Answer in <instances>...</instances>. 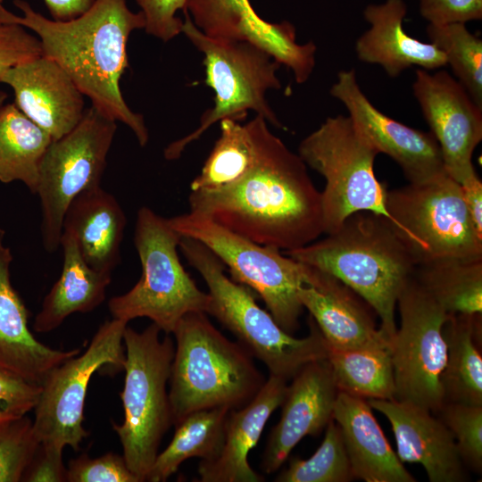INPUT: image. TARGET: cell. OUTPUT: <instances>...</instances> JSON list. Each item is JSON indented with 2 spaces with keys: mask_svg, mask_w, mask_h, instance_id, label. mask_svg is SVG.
I'll list each match as a JSON object with an SVG mask.
<instances>
[{
  "mask_svg": "<svg viewBox=\"0 0 482 482\" xmlns=\"http://www.w3.org/2000/svg\"><path fill=\"white\" fill-rule=\"evenodd\" d=\"M207 315L187 313L171 333L176 341L169 379L173 426L199 410L242 408L266 381L252 354L220 332Z\"/></svg>",
  "mask_w": 482,
  "mask_h": 482,
  "instance_id": "obj_4",
  "label": "cell"
},
{
  "mask_svg": "<svg viewBox=\"0 0 482 482\" xmlns=\"http://www.w3.org/2000/svg\"><path fill=\"white\" fill-rule=\"evenodd\" d=\"M460 185L470 219L482 236V182L476 174Z\"/></svg>",
  "mask_w": 482,
  "mask_h": 482,
  "instance_id": "obj_44",
  "label": "cell"
},
{
  "mask_svg": "<svg viewBox=\"0 0 482 482\" xmlns=\"http://www.w3.org/2000/svg\"><path fill=\"white\" fill-rule=\"evenodd\" d=\"M41 386L0 370V413L14 418L34 410Z\"/></svg>",
  "mask_w": 482,
  "mask_h": 482,
  "instance_id": "obj_41",
  "label": "cell"
},
{
  "mask_svg": "<svg viewBox=\"0 0 482 482\" xmlns=\"http://www.w3.org/2000/svg\"><path fill=\"white\" fill-rule=\"evenodd\" d=\"M42 54L38 37L21 25L0 22V82L10 68Z\"/></svg>",
  "mask_w": 482,
  "mask_h": 482,
  "instance_id": "obj_40",
  "label": "cell"
},
{
  "mask_svg": "<svg viewBox=\"0 0 482 482\" xmlns=\"http://www.w3.org/2000/svg\"><path fill=\"white\" fill-rule=\"evenodd\" d=\"M333 420L339 426L354 478L415 482L389 445L367 399L338 392Z\"/></svg>",
  "mask_w": 482,
  "mask_h": 482,
  "instance_id": "obj_24",
  "label": "cell"
},
{
  "mask_svg": "<svg viewBox=\"0 0 482 482\" xmlns=\"http://www.w3.org/2000/svg\"><path fill=\"white\" fill-rule=\"evenodd\" d=\"M180 238L168 219L147 206L138 210L134 245L142 274L129 291L109 300L108 309L113 319L129 322L146 317L170 335L187 313L208 312L209 294L196 286L179 260Z\"/></svg>",
  "mask_w": 482,
  "mask_h": 482,
  "instance_id": "obj_8",
  "label": "cell"
},
{
  "mask_svg": "<svg viewBox=\"0 0 482 482\" xmlns=\"http://www.w3.org/2000/svg\"><path fill=\"white\" fill-rule=\"evenodd\" d=\"M413 278L447 313H482V259L428 261Z\"/></svg>",
  "mask_w": 482,
  "mask_h": 482,
  "instance_id": "obj_33",
  "label": "cell"
},
{
  "mask_svg": "<svg viewBox=\"0 0 482 482\" xmlns=\"http://www.w3.org/2000/svg\"><path fill=\"white\" fill-rule=\"evenodd\" d=\"M4 235L0 228V370L41 386L54 367L80 350L50 348L29 330V312L11 282L12 255Z\"/></svg>",
  "mask_w": 482,
  "mask_h": 482,
  "instance_id": "obj_21",
  "label": "cell"
},
{
  "mask_svg": "<svg viewBox=\"0 0 482 482\" xmlns=\"http://www.w3.org/2000/svg\"><path fill=\"white\" fill-rule=\"evenodd\" d=\"M186 11L195 27L212 37L251 42L278 61L295 50L294 26L263 20L249 0H188Z\"/></svg>",
  "mask_w": 482,
  "mask_h": 482,
  "instance_id": "obj_26",
  "label": "cell"
},
{
  "mask_svg": "<svg viewBox=\"0 0 482 482\" xmlns=\"http://www.w3.org/2000/svg\"><path fill=\"white\" fill-rule=\"evenodd\" d=\"M39 441L25 416L0 427V482H19L35 456Z\"/></svg>",
  "mask_w": 482,
  "mask_h": 482,
  "instance_id": "obj_37",
  "label": "cell"
},
{
  "mask_svg": "<svg viewBox=\"0 0 482 482\" xmlns=\"http://www.w3.org/2000/svg\"><path fill=\"white\" fill-rule=\"evenodd\" d=\"M330 95L346 108L356 127L402 169L410 184H422L447 174L433 134L411 128L384 114L362 92L353 69L338 72Z\"/></svg>",
  "mask_w": 482,
  "mask_h": 482,
  "instance_id": "obj_16",
  "label": "cell"
},
{
  "mask_svg": "<svg viewBox=\"0 0 482 482\" xmlns=\"http://www.w3.org/2000/svg\"><path fill=\"white\" fill-rule=\"evenodd\" d=\"M145 16V30L163 42L179 35L183 21L177 16L186 11L188 0H135Z\"/></svg>",
  "mask_w": 482,
  "mask_h": 482,
  "instance_id": "obj_39",
  "label": "cell"
},
{
  "mask_svg": "<svg viewBox=\"0 0 482 482\" xmlns=\"http://www.w3.org/2000/svg\"><path fill=\"white\" fill-rule=\"evenodd\" d=\"M412 91L447 174L459 184L476 175L472 155L482 140V108L445 71L431 74L416 69Z\"/></svg>",
  "mask_w": 482,
  "mask_h": 482,
  "instance_id": "obj_15",
  "label": "cell"
},
{
  "mask_svg": "<svg viewBox=\"0 0 482 482\" xmlns=\"http://www.w3.org/2000/svg\"><path fill=\"white\" fill-rule=\"evenodd\" d=\"M298 296L329 346L353 347L388 341L376 327L372 308L327 272L308 265L307 279L299 287Z\"/></svg>",
  "mask_w": 482,
  "mask_h": 482,
  "instance_id": "obj_20",
  "label": "cell"
},
{
  "mask_svg": "<svg viewBox=\"0 0 482 482\" xmlns=\"http://www.w3.org/2000/svg\"><path fill=\"white\" fill-rule=\"evenodd\" d=\"M126 223L119 202L98 186L83 191L70 204L62 232L74 238L91 268L112 274L120 262Z\"/></svg>",
  "mask_w": 482,
  "mask_h": 482,
  "instance_id": "obj_25",
  "label": "cell"
},
{
  "mask_svg": "<svg viewBox=\"0 0 482 482\" xmlns=\"http://www.w3.org/2000/svg\"><path fill=\"white\" fill-rule=\"evenodd\" d=\"M51 136L13 104L0 107V182L19 180L36 194L41 160Z\"/></svg>",
  "mask_w": 482,
  "mask_h": 482,
  "instance_id": "obj_32",
  "label": "cell"
},
{
  "mask_svg": "<svg viewBox=\"0 0 482 482\" xmlns=\"http://www.w3.org/2000/svg\"><path fill=\"white\" fill-rule=\"evenodd\" d=\"M69 482H139L125 459L109 452L100 457L81 454L70 461L66 471Z\"/></svg>",
  "mask_w": 482,
  "mask_h": 482,
  "instance_id": "obj_38",
  "label": "cell"
},
{
  "mask_svg": "<svg viewBox=\"0 0 482 482\" xmlns=\"http://www.w3.org/2000/svg\"><path fill=\"white\" fill-rule=\"evenodd\" d=\"M168 222L181 237L195 239L212 252L237 282L263 300L282 329L291 335L296 331L303 311L298 289L306 282L308 265L278 248L238 235L197 212L169 218Z\"/></svg>",
  "mask_w": 482,
  "mask_h": 482,
  "instance_id": "obj_10",
  "label": "cell"
},
{
  "mask_svg": "<svg viewBox=\"0 0 482 482\" xmlns=\"http://www.w3.org/2000/svg\"><path fill=\"white\" fill-rule=\"evenodd\" d=\"M128 322L113 319L103 323L87 348L54 367L41 384L32 420L41 445L79 450L88 436L83 427L85 399L91 377L107 367L124 368L123 333Z\"/></svg>",
  "mask_w": 482,
  "mask_h": 482,
  "instance_id": "obj_13",
  "label": "cell"
},
{
  "mask_svg": "<svg viewBox=\"0 0 482 482\" xmlns=\"http://www.w3.org/2000/svg\"><path fill=\"white\" fill-rule=\"evenodd\" d=\"M60 246L63 251L62 272L35 317L36 332H50L70 315L96 309L104 301L112 281V274L96 270L85 262L71 235L62 233Z\"/></svg>",
  "mask_w": 482,
  "mask_h": 482,
  "instance_id": "obj_27",
  "label": "cell"
},
{
  "mask_svg": "<svg viewBox=\"0 0 482 482\" xmlns=\"http://www.w3.org/2000/svg\"><path fill=\"white\" fill-rule=\"evenodd\" d=\"M2 2H3V0H0V9L3 7Z\"/></svg>",
  "mask_w": 482,
  "mask_h": 482,
  "instance_id": "obj_48",
  "label": "cell"
},
{
  "mask_svg": "<svg viewBox=\"0 0 482 482\" xmlns=\"http://www.w3.org/2000/svg\"><path fill=\"white\" fill-rule=\"evenodd\" d=\"M257 116L258 159L237 185L192 192L190 211L259 245L288 251L315 241L323 231L320 191L307 166Z\"/></svg>",
  "mask_w": 482,
  "mask_h": 482,
  "instance_id": "obj_1",
  "label": "cell"
},
{
  "mask_svg": "<svg viewBox=\"0 0 482 482\" xmlns=\"http://www.w3.org/2000/svg\"><path fill=\"white\" fill-rule=\"evenodd\" d=\"M407 7L403 0L370 4L363 11L370 29L355 42L361 62L380 65L391 78L412 66L426 71L445 67V55L433 44L421 42L403 29Z\"/></svg>",
  "mask_w": 482,
  "mask_h": 482,
  "instance_id": "obj_23",
  "label": "cell"
},
{
  "mask_svg": "<svg viewBox=\"0 0 482 482\" xmlns=\"http://www.w3.org/2000/svg\"><path fill=\"white\" fill-rule=\"evenodd\" d=\"M6 97H7V95L4 92L0 91V107L3 105Z\"/></svg>",
  "mask_w": 482,
  "mask_h": 482,
  "instance_id": "obj_47",
  "label": "cell"
},
{
  "mask_svg": "<svg viewBox=\"0 0 482 482\" xmlns=\"http://www.w3.org/2000/svg\"><path fill=\"white\" fill-rule=\"evenodd\" d=\"M481 314L448 313L443 328L446 361L441 383L445 403L482 405V357L476 341Z\"/></svg>",
  "mask_w": 482,
  "mask_h": 482,
  "instance_id": "obj_28",
  "label": "cell"
},
{
  "mask_svg": "<svg viewBox=\"0 0 482 482\" xmlns=\"http://www.w3.org/2000/svg\"><path fill=\"white\" fill-rule=\"evenodd\" d=\"M66 471L62 450L40 444L21 481L62 482L66 481Z\"/></svg>",
  "mask_w": 482,
  "mask_h": 482,
  "instance_id": "obj_43",
  "label": "cell"
},
{
  "mask_svg": "<svg viewBox=\"0 0 482 482\" xmlns=\"http://www.w3.org/2000/svg\"><path fill=\"white\" fill-rule=\"evenodd\" d=\"M429 43L446 58L458 81L482 108V40L465 23L428 24Z\"/></svg>",
  "mask_w": 482,
  "mask_h": 482,
  "instance_id": "obj_34",
  "label": "cell"
},
{
  "mask_svg": "<svg viewBox=\"0 0 482 482\" xmlns=\"http://www.w3.org/2000/svg\"><path fill=\"white\" fill-rule=\"evenodd\" d=\"M327 347V360L338 392L364 399H395L389 341L353 347L328 345Z\"/></svg>",
  "mask_w": 482,
  "mask_h": 482,
  "instance_id": "obj_29",
  "label": "cell"
},
{
  "mask_svg": "<svg viewBox=\"0 0 482 482\" xmlns=\"http://www.w3.org/2000/svg\"><path fill=\"white\" fill-rule=\"evenodd\" d=\"M287 386V380L270 375L246 405L229 411L222 447L215 458L200 461L199 481H264V478L250 466L248 455L258 444L268 420L280 407Z\"/></svg>",
  "mask_w": 482,
  "mask_h": 482,
  "instance_id": "obj_22",
  "label": "cell"
},
{
  "mask_svg": "<svg viewBox=\"0 0 482 482\" xmlns=\"http://www.w3.org/2000/svg\"><path fill=\"white\" fill-rule=\"evenodd\" d=\"M229 409L217 407L191 412L179 420L167 447L159 453L146 481L164 482L190 458L209 461L215 458L223 445Z\"/></svg>",
  "mask_w": 482,
  "mask_h": 482,
  "instance_id": "obj_31",
  "label": "cell"
},
{
  "mask_svg": "<svg viewBox=\"0 0 482 482\" xmlns=\"http://www.w3.org/2000/svg\"><path fill=\"white\" fill-rule=\"evenodd\" d=\"M179 248L207 285V314L217 319L253 357L263 362L270 375L287 381L307 363L327 359L325 338L311 316L309 335L293 337L257 304L250 289L225 274L224 264L205 245L181 237Z\"/></svg>",
  "mask_w": 482,
  "mask_h": 482,
  "instance_id": "obj_5",
  "label": "cell"
},
{
  "mask_svg": "<svg viewBox=\"0 0 482 482\" xmlns=\"http://www.w3.org/2000/svg\"><path fill=\"white\" fill-rule=\"evenodd\" d=\"M291 379L280 419L262 456L261 468L266 474L276 472L304 436H318L333 419L338 390L327 359L307 363Z\"/></svg>",
  "mask_w": 482,
  "mask_h": 482,
  "instance_id": "obj_17",
  "label": "cell"
},
{
  "mask_svg": "<svg viewBox=\"0 0 482 482\" xmlns=\"http://www.w3.org/2000/svg\"><path fill=\"white\" fill-rule=\"evenodd\" d=\"M55 21H68L85 12L95 0H44Z\"/></svg>",
  "mask_w": 482,
  "mask_h": 482,
  "instance_id": "obj_45",
  "label": "cell"
},
{
  "mask_svg": "<svg viewBox=\"0 0 482 482\" xmlns=\"http://www.w3.org/2000/svg\"><path fill=\"white\" fill-rule=\"evenodd\" d=\"M161 332L152 322L142 332L127 325L123 333L125 378L120 396L124 420L112 425L139 482L146 481L162 439L172 426L167 384L175 345L170 334L161 339Z\"/></svg>",
  "mask_w": 482,
  "mask_h": 482,
  "instance_id": "obj_7",
  "label": "cell"
},
{
  "mask_svg": "<svg viewBox=\"0 0 482 482\" xmlns=\"http://www.w3.org/2000/svg\"><path fill=\"white\" fill-rule=\"evenodd\" d=\"M378 154L349 116L328 117L300 142L298 155L326 181L320 192L325 234L357 212H372L391 220L387 190L374 173Z\"/></svg>",
  "mask_w": 482,
  "mask_h": 482,
  "instance_id": "obj_9",
  "label": "cell"
},
{
  "mask_svg": "<svg viewBox=\"0 0 482 482\" xmlns=\"http://www.w3.org/2000/svg\"><path fill=\"white\" fill-rule=\"evenodd\" d=\"M354 479L339 426L332 419L324 439L308 459H290L278 482H349Z\"/></svg>",
  "mask_w": 482,
  "mask_h": 482,
  "instance_id": "obj_35",
  "label": "cell"
},
{
  "mask_svg": "<svg viewBox=\"0 0 482 482\" xmlns=\"http://www.w3.org/2000/svg\"><path fill=\"white\" fill-rule=\"evenodd\" d=\"M420 12L428 24L465 23L481 20L482 0H420Z\"/></svg>",
  "mask_w": 482,
  "mask_h": 482,
  "instance_id": "obj_42",
  "label": "cell"
},
{
  "mask_svg": "<svg viewBox=\"0 0 482 482\" xmlns=\"http://www.w3.org/2000/svg\"><path fill=\"white\" fill-rule=\"evenodd\" d=\"M17 418L0 413V427Z\"/></svg>",
  "mask_w": 482,
  "mask_h": 482,
  "instance_id": "obj_46",
  "label": "cell"
},
{
  "mask_svg": "<svg viewBox=\"0 0 482 482\" xmlns=\"http://www.w3.org/2000/svg\"><path fill=\"white\" fill-rule=\"evenodd\" d=\"M396 306L401 324L389 340L395 399L436 414L445 403L441 378L447 349L443 328L448 313L413 276L401 290Z\"/></svg>",
  "mask_w": 482,
  "mask_h": 482,
  "instance_id": "obj_14",
  "label": "cell"
},
{
  "mask_svg": "<svg viewBox=\"0 0 482 482\" xmlns=\"http://www.w3.org/2000/svg\"><path fill=\"white\" fill-rule=\"evenodd\" d=\"M1 82L13 89L16 106L53 140L71 132L84 116V95L66 71L44 54L10 68Z\"/></svg>",
  "mask_w": 482,
  "mask_h": 482,
  "instance_id": "obj_18",
  "label": "cell"
},
{
  "mask_svg": "<svg viewBox=\"0 0 482 482\" xmlns=\"http://www.w3.org/2000/svg\"><path fill=\"white\" fill-rule=\"evenodd\" d=\"M436 415L453 435L465 467L482 471V405L445 403Z\"/></svg>",
  "mask_w": 482,
  "mask_h": 482,
  "instance_id": "obj_36",
  "label": "cell"
},
{
  "mask_svg": "<svg viewBox=\"0 0 482 482\" xmlns=\"http://www.w3.org/2000/svg\"><path fill=\"white\" fill-rule=\"evenodd\" d=\"M93 105L68 134L52 140L39 166L36 194L45 249L60 247L65 212L83 191L100 186L117 125Z\"/></svg>",
  "mask_w": 482,
  "mask_h": 482,
  "instance_id": "obj_12",
  "label": "cell"
},
{
  "mask_svg": "<svg viewBox=\"0 0 482 482\" xmlns=\"http://www.w3.org/2000/svg\"><path fill=\"white\" fill-rule=\"evenodd\" d=\"M386 206L416 265L446 258L482 259V236L461 185L448 174L387 191Z\"/></svg>",
  "mask_w": 482,
  "mask_h": 482,
  "instance_id": "obj_11",
  "label": "cell"
},
{
  "mask_svg": "<svg viewBox=\"0 0 482 482\" xmlns=\"http://www.w3.org/2000/svg\"><path fill=\"white\" fill-rule=\"evenodd\" d=\"M371 409L389 421L400 461L419 463L430 482H462L468 478L454 438L443 421L419 405L398 401L367 399Z\"/></svg>",
  "mask_w": 482,
  "mask_h": 482,
  "instance_id": "obj_19",
  "label": "cell"
},
{
  "mask_svg": "<svg viewBox=\"0 0 482 482\" xmlns=\"http://www.w3.org/2000/svg\"><path fill=\"white\" fill-rule=\"evenodd\" d=\"M13 3L22 15L3 6L0 22L18 24L35 32L43 54L66 71L94 107L127 125L145 146L149 132L144 118L128 106L120 87L129 66L128 40L133 30L145 28L144 13L130 11L126 0H95L79 16L55 21L36 12L24 0Z\"/></svg>",
  "mask_w": 482,
  "mask_h": 482,
  "instance_id": "obj_2",
  "label": "cell"
},
{
  "mask_svg": "<svg viewBox=\"0 0 482 482\" xmlns=\"http://www.w3.org/2000/svg\"><path fill=\"white\" fill-rule=\"evenodd\" d=\"M183 13L181 33L204 55V82L214 92V104L203 113L195 130L166 146L165 159L179 158L186 147L199 139L212 125L222 120L240 122L249 111L262 116L273 127L283 129L266 99L269 90L281 88L277 76L281 64L251 42L215 38L203 33L187 12Z\"/></svg>",
  "mask_w": 482,
  "mask_h": 482,
  "instance_id": "obj_6",
  "label": "cell"
},
{
  "mask_svg": "<svg viewBox=\"0 0 482 482\" xmlns=\"http://www.w3.org/2000/svg\"><path fill=\"white\" fill-rule=\"evenodd\" d=\"M220 134L200 173L190 183L192 192L228 189L253 169L258 159L257 116L245 124L220 121Z\"/></svg>",
  "mask_w": 482,
  "mask_h": 482,
  "instance_id": "obj_30",
  "label": "cell"
},
{
  "mask_svg": "<svg viewBox=\"0 0 482 482\" xmlns=\"http://www.w3.org/2000/svg\"><path fill=\"white\" fill-rule=\"evenodd\" d=\"M284 253L345 283L379 317V329L388 341L394 337L397 298L416 262L390 220L357 212L326 237Z\"/></svg>",
  "mask_w": 482,
  "mask_h": 482,
  "instance_id": "obj_3",
  "label": "cell"
}]
</instances>
